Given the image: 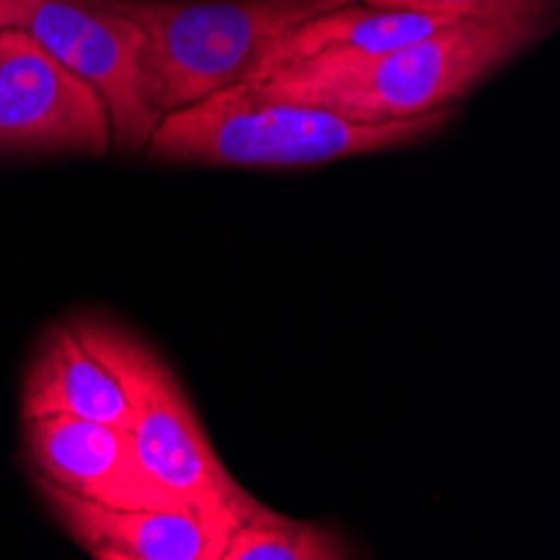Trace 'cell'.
<instances>
[{"mask_svg":"<svg viewBox=\"0 0 560 560\" xmlns=\"http://www.w3.org/2000/svg\"><path fill=\"white\" fill-rule=\"evenodd\" d=\"M553 21L557 0H490L480 11L380 55L302 58L245 84L349 121L420 118L453 108L487 74L540 40Z\"/></svg>","mask_w":560,"mask_h":560,"instance_id":"1","label":"cell"},{"mask_svg":"<svg viewBox=\"0 0 560 560\" xmlns=\"http://www.w3.org/2000/svg\"><path fill=\"white\" fill-rule=\"evenodd\" d=\"M446 121L450 108L396 121H349L235 81L162 115L144 151L159 162L295 168L413 144Z\"/></svg>","mask_w":560,"mask_h":560,"instance_id":"2","label":"cell"},{"mask_svg":"<svg viewBox=\"0 0 560 560\" xmlns=\"http://www.w3.org/2000/svg\"><path fill=\"white\" fill-rule=\"evenodd\" d=\"M138 40L144 105L168 115L245 78L256 55L289 27L349 0H108Z\"/></svg>","mask_w":560,"mask_h":560,"instance_id":"3","label":"cell"},{"mask_svg":"<svg viewBox=\"0 0 560 560\" xmlns=\"http://www.w3.org/2000/svg\"><path fill=\"white\" fill-rule=\"evenodd\" d=\"M78 342L125 389L131 406V440L144 470L155 477L185 511L206 517L225 537L235 527V503L245 493L201 430L191 402L162 355L108 319H74Z\"/></svg>","mask_w":560,"mask_h":560,"instance_id":"4","label":"cell"},{"mask_svg":"<svg viewBox=\"0 0 560 560\" xmlns=\"http://www.w3.org/2000/svg\"><path fill=\"white\" fill-rule=\"evenodd\" d=\"M24 31L58 65L84 78L108 108L112 148L144 151L159 118L138 84V27L108 0H0V31Z\"/></svg>","mask_w":560,"mask_h":560,"instance_id":"5","label":"cell"},{"mask_svg":"<svg viewBox=\"0 0 560 560\" xmlns=\"http://www.w3.org/2000/svg\"><path fill=\"white\" fill-rule=\"evenodd\" d=\"M112 121L101 94L24 31H0V151L105 155Z\"/></svg>","mask_w":560,"mask_h":560,"instance_id":"6","label":"cell"},{"mask_svg":"<svg viewBox=\"0 0 560 560\" xmlns=\"http://www.w3.org/2000/svg\"><path fill=\"white\" fill-rule=\"evenodd\" d=\"M27 456L40 477L84 500L125 511H185L144 470L131 433L121 427L78 417H37L27 420Z\"/></svg>","mask_w":560,"mask_h":560,"instance_id":"7","label":"cell"},{"mask_svg":"<svg viewBox=\"0 0 560 560\" xmlns=\"http://www.w3.org/2000/svg\"><path fill=\"white\" fill-rule=\"evenodd\" d=\"M68 534L97 560H222L225 534L188 511H125L84 500L34 474Z\"/></svg>","mask_w":560,"mask_h":560,"instance_id":"8","label":"cell"},{"mask_svg":"<svg viewBox=\"0 0 560 560\" xmlns=\"http://www.w3.org/2000/svg\"><path fill=\"white\" fill-rule=\"evenodd\" d=\"M464 14H427V11H402V8H373L349 0L319 18H310L272 44H266L242 81H259L279 65L302 58H346V55H380V50L410 44Z\"/></svg>","mask_w":560,"mask_h":560,"instance_id":"9","label":"cell"},{"mask_svg":"<svg viewBox=\"0 0 560 560\" xmlns=\"http://www.w3.org/2000/svg\"><path fill=\"white\" fill-rule=\"evenodd\" d=\"M24 420L78 417L108 427H131V406L121 383L78 342L68 326L50 332L24 376Z\"/></svg>","mask_w":560,"mask_h":560,"instance_id":"10","label":"cell"},{"mask_svg":"<svg viewBox=\"0 0 560 560\" xmlns=\"http://www.w3.org/2000/svg\"><path fill=\"white\" fill-rule=\"evenodd\" d=\"M349 547L319 524L289 521L252 493L235 503V527L225 540L222 560H342Z\"/></svg>","mask_w":560,"mask_h":560,"instance_id":"11","label":"cell"},{"mask_svg":"<svg viewBox=\"0 0 560 560\" xmlns=\"http://www.w3.org/2000/svg\"><path fill=\"white\" fill-rule=\"evenodd\" d=\"M373 8H402V11H427V14H470L487 8L490 0H360Z\"/></svg>","mask_w":560,"mask_h":560,"instance_id":"12","label":"cell"}]
</instances>
